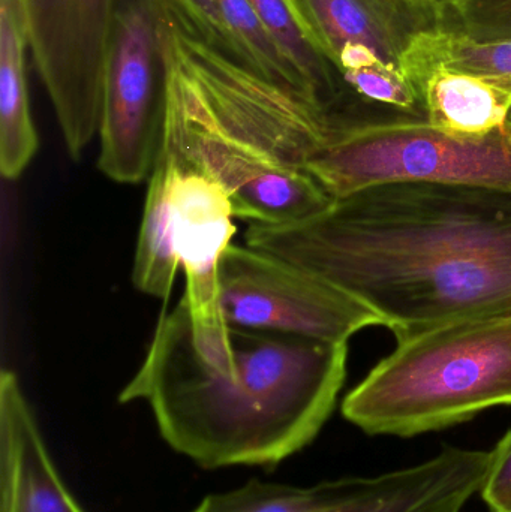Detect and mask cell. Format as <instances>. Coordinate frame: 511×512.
Returning <instances> with one entry per match:
<instances>
[{
  "label": "cell",
  "mask_w": 511,
  "mask_h": 512,
  "mask_svg": "<svg viewBox=\"0 0 511 512\" xmlns=\"http://www.w3.org/2000/svg\"><path fill=\"white\" fill-rule=\"evenodd\" d=\"M245 243L344 289L396 339L511 315L510 189L377 183L305 221L249 224Z\"/></svg>",
  "instance_id": "6da1fadb"
},
{
  "label": "cell",
  "mask_w": 511,
  "mask_h": 512,
  "mask_svg": "<svg viewBox=\"0 0 511 512\" xmlns=\"http://www.w3.org/2000/svg\"><path fill=\"white\" fill-rule=\"evenodd\" d=\"M224 357L198 351L185 298L156 324L119 396L149 405L162 439L204 469H272L308 447L347 375V343L230 327Z\"/></svg>",
  "instance_id": "7a4b0ae2"
},
{
  "label": "cell",
  "mask_w": 511,
  "mask_h": 512,
  "mask_svg": "<svg viewBox=\"0 0 511 512\" xmlns=\"http://www.w3.org/2000/svg\"><path fill=\"white\" fill-rule=\"evenodd\" d=\"M396 340L342 402L345 420L368 435L413 438L511 405V315L446 322Z\"/></svg>",
  "instance_id": "3957f363"
},
{
  "label": "cell",
  "mask_w": 511,
  "mask_h": 512,
  "mask_svg": "<svg viewBox=\"0 0 511 512\" xmlns=\"http://www.w3.org/2000/svg\"><path fill=\"white\" fill-rule=\"evenodd\" d=\"M333 200L386 182H435L511 191V122L465 135L428 122H398L350 132L311 165Z\"/></svg>",
  "instance_id": "277c9868"
},
{
  "label": "cell",
  "mask_w": 511,
  "mask_h": 512,
  "mask_svg": "<svg viewBox=\"0 0 511 512\" xmlns=\"http://www.w3.org/2000/svg\"><path fill=\"white\" fill-rule=\"evenodd\" d=\"M167 116L162 146L186 170L212 177L227 192L234 218L287 225L326 212L333 198L308 174L267 158L225 131L167 68Z\"/></svg>",
  "instance_id": "5b68a950"
},
{
  "label": "cell",
  "mask_w": 511,
  "mask_h": 512,
  "mask_svg": "<svg viewBox=\"0 0 511 512\" xmlns=\"http://www.w3.org/2000/svg\"><path fill=\"white\" fill-rule=\"evenodd\" d=\"M156 0H117L105 65L98 167L122 185L149 179L161 153L167 71Z\"/></svg>",
  "instance_id": "8992f818"
},
{
  "label": "cell",
  "mask_w": 511,
  "mask_h": 512,
  "mask_svg": "<svg viewBox=\"0 0 511 512\" xmlns=\"http://www.w3.org/2000/svg\"><path fill=\"white\" fill-rule=\"evenodd\" d=\"M491 451L447 447L429 462L374 478L312 487L251 480L209 495L192 512H461L482 490Z\"/></svg>",
  "instance_id": "52a82bcc"
},
{
  "label": "cell",
  "mask_w": 511,
  "mask_h": 512,
  "mask_svg": "<svg viewBox=\"0 0 511 512\" xmlns=\"http://www.w3.org/2000/svg\"><path fill=\"white\" fill-rule=\"evenodd\" d=\"M219 304L230 327L348 343L384 321L344 289L284 259L228 246L219 270Z\"/></svg>",
  "instance_id": "ba28073f"
},
{
  "label": "cell",
  "mask_w": 511,
  "mask_h": 512,
  "mask_svg": "<svg viewBox=\"0 0 511 512\" xmlns=\"http://www.w3.org/2000/svg\"><path fill=\"white\" fill-rule=\"evenodd\" d=\"M27 45L69 156L99 134L117 0H18Z\"/></svg>",
  "instance_id": "9c48e42d"
},
{
  "label": "cell",
  "mask_w": 511,
  "mask_h": 512,
  "mask_svg": "<svg viewBox=\"0 0 511 512\" xmlns=\"http://www.w3.org/2000/svg\"><path fill=\"white\" fill-rule=\"evenodd\" d=\"M171 215L174 248L185 271L183 298L191 315L195 346L207 357H224L230 352L231 334L219 304V270L236 233L233 207L227 192L212 177L179 164L171 191Z\"/></svg>",
  "instance_id": "30bf717a"
},
{
  "label": "cell",
  "mask_w": 511,
  "mask_h": 512,
  "mask_svg": "<svg viewBox=\"0 0 511 512\" xmlns=\"http://www.w3.org/2000/svg\"><path fill=\"white\" fill-rule=\"evenodd\" d=\"M312 47L335 66L342 50L365 45L401 66L423 33L440 29L434 3L417 0H284Z\"/></svg>",
  "instance_id": "8fae6325"
},
{
  "label": "cell",
  "mask_w": 511,
  "mask_h": 512,
  "mask_svg": "<svg viewBox=\"0 0 511 512\" xmlns=\"http://www.w3.org/2000/svg\"><path fill=\"white\" fill-rule=\"evenodd\" d=\"M0 512H84L48 454L12 370L0 373Z\"/></svg>",
  "instance_id": "7c38bea8"
},
{
  "label": "cell",
  "mask_w": 511,
  "mask_h": 512,
  "mask_svg": "<svg viewBox=\"0 0 511 512\" xmlns=\"http://www.w3.org/2000/svg\"><path fill=\"white\" fill-rule=\"evenodd\" d=\"M26 30L18 0H0V173L20 179L38 152L30 110Z\"/></svg>",
  "instance_id": "4fadbf2b"
},
{
  "label": "cell",
  "mask_w": 511,
  "mask_h": 512,
  "mask_svg": "<svg viewBox=\"0 0 511 512\" xmlns=\"http://www.w3.org/2000/svg\"><path fill=\"white\" fill-rule=\"evenodd\" d=\"M410 80L422 95L428 123L444 131L482 135L511 122V93L489 78L435 65Z\"/></svg>",
  "instance_id": "5bb4252c"
},
{
  "label": "cell",
  "mask_w": 511,
  "mask_h": 512,
  "mask_svg": "<svg viewBox=\"0 0 511 512\" xmlns=\"http://www.w3.org/2000/svg\"><path fill=\"white\" fill-rule=\"evenodd\" d=\"M179 164L176 156L161 147L149 177L146 204L138 234L132 283L138 291L168 300L173 291L179 259L174 248L171 191Z\"/></svg>",
  "instance_id": "9a60e30c"
},
{
  "label": "cell",
  "mask_w": 511,
  "mask_h": 512,
  "mask_svg": "<svg viewBox=\"0 0 511 512\" xmlns=\"http://www.w3.org/2000/svg\"><path fill=\"white\" fill-rule=\"evenodd\" d=\"M435 65L489 78L511 93V39L474 41L435 29L420 35L401 60L408 77Z\"/></svg>",
  "instance_id": "2e32d148"
},
{
  "label": "cell",
  "mask_w": 511,
  "mask_h": 512,
  "mask_svg": "<svg viewBox=\"0 0 511 512\" xmlns=\"http://www.w3.org/2000/svg\"><path fill=\"white\" fill-rule=\"evenodd\" d=\"M305 81L306 92L326 110L341 111L354 104L353 95L335 66L305 38L284 0H249Z\"/></svg>",
  "instance_id": "e0dca14e"
},
{
  "label": "cell",
  "mask_w": 511,
  "mask_h": 512,
  "mask_svg": "<svg viewBox=\"0 0 511 512\" xmlns=\"http://www.w3.org/2000/svg\"><path fill=\"white\" fill-rule=\"evenodd\" d=\"M216 6L240 63L273 83L308 95L302 75L249 0H216Z\"/></svg>",
  "instance_id": "ac0fdd59"
},
{
  "label": "cell",
  "mask_w": 511,
  "mask_h": 512,
  "mask_svg": "<svg viewBox=\"0 0 511 512\" xmlns=\"http://www.w3.org/2000/svg\"><path fill=\"white\" fill-rule=\"evenodd\" d=\"M440 30L474 41L511 39V0H440Z\"/></svg>",
  "instance_id": "d6986e66"
},
{
  "label": "cell",
  "mask_w": 511,
  "mask_h": 512,
  "mask_svg": "<svg viewBox=\"0 0 511 512\" xmlns=\"http://www.w3.org/2000/svg\"><path fill=\"white\" fill-rule=\"evenodd\" d=\"M195 38L228 56L236 57L233 42L225 30L216 0H159Z\"/></svg>",
  "instance_id": "ffe728a7"
},
{
  "label": "cell",
  "mask_w": 511,
  "mask_h": 512,
  "mask_svg": "<svg viewBox=\"0 0 511 512\" xmlns=\"http://www.w3.org/2000/svg\"><path fill=\"white\" fill-rule=\"evenodd\" d=\"M491 512H511V430L492 450L491 465L482 490Z\"/></svg>",
  "instance_id": "44dd1931"
},
{
  "label": "cell",
  "mask_w": 511,
  "mask_h": 512,
  "mask_svg": "<svg viewBox=\"0 0 511 512\" xmlns=\"http://www.w3.org/2000/svg\"><path fill=\"white\" fill-rule=\"evenodd\" d=\"M417 2L434 3V5H437V3H440V0H417Z\"/></svg>",
  "instance_id": "7402d4cb"
}]
</instances>
